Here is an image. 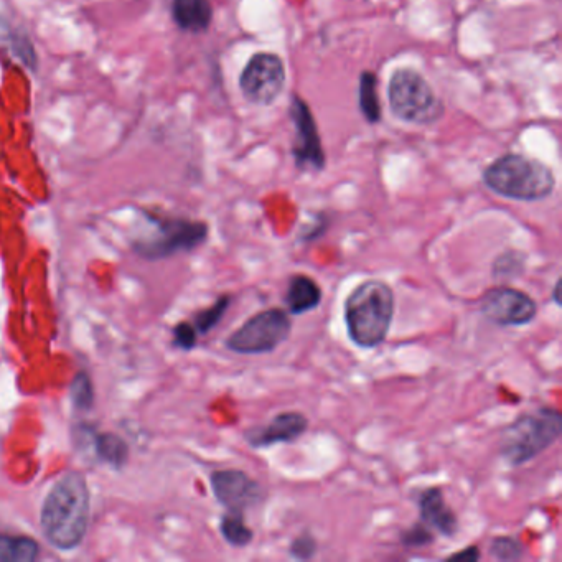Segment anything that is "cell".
<instances>
[{
  "label": "cell",
  "instance_id": "cell-1",
  "mask_svg": "<svg viewBox=\"0 0 562 562\" xmlns=\"http://www.w3.org/2000/svg\"><path fill=\"white\" fill-rule=\"evenodd\" d=\"M91 520L88 480L70 470L50 488L40 511V528L53 548L71 551L85 541Z\"/></svg>",
  "mask_w": 562,
  "mask_h": 562
},
{
  "label": "cell",
  "instance_id": "cell-2",
  "mask_svg": "<svg viewBox=\"0 0 562 562\" xmlns=\"http://www.w3.org/2000/svg\"><path fill=\"white\" fill-rule=\"evenodd\" d=\"M396 299L388 282L368 279L348 294L343 317L348 338L361 350H373L385 343L393 325Z\"/></svg>",
  "mask_w": 562,
  "mask_h": 562
},
{
  "label": "cell",
  "instance_id": "cell-3",
  "mask_svg": "<svg viewBox=\"0 0 562 562\" xmlns=\"http://www.w3.org/2000/svg\"><path fill=\"white\" fill-rule=\"evenodd\" d=\"M483 183L500 197L516 202H541L554 192L556 178L541 160L506 154L488 165Z\"/></svg>",
  "mask_w": 562,
  "mask_h": 562
},
{
  "label": "cell",
  "instance_id": "cell-4",
  "mask_svg": "<svg viewBox=\"0 0 562 562\" xmlns=\"http://www.w3.org/2000/svg\"><path fill=\"white\" fill-rule=\"evenodd\" d=\"M562 434L558 409L541 406L516 417L500 436V454L511 467H521L548 450Z\"/></svg>",
  "mask_w": 562,
  "mask_h": 562
},
{
  "label": "cell",
  "instance_id": "cell-5",
  "mask_svg": "<svg viewBox=\"0 0 562 562\" xmlns=\"http://www.w3.org/2000/svg\"><path fill=\"white\" fill-rule=\"evenodd\" d=\"M146 218L154 226V230L150 235L136 239L132 243V249L137 256L147 261H160L172 258L175 254L190 253L207 241L208 225L203 221L169 218L152 213H146Z\"/></svg>",
  "mask_w": 562,
  "mask_h": 562
},
{
  "label": "cell",
  "instance_id": "cell-6",
  "mask_svg": "<svg viewBox=\"0 0 562 562\" xmlns=\"http://www.w3.org/2000/svg\"><path fill=\"white\" fill-rule=\"evenodd\" d=\"M388 101L391 113L409 124L427 126L439 121L444 114V104L432 86L411 68L394 71L389 80Z\"/></svg>",
  "mask_w": 562,
  "mask_h": 562
},
{
  "label": "cell",
  "instance_id": "cell-7",
  "mask_svg": "<svg viewBox=\"0 0 562 562\" xmlns=\"http://www.w3.org/2000/svg\"><path fill=\"white\" fill-rule=\"evenodd\" d=\"M291 333V314L276 307L258 312L246 320L226 338L225 345L230 352L238 355H266L287 342Z\"/></svg>",
  "mask_w": 562,
  "mask_h": 562
},
{
  "label": "cell",
  "instance_id": "cell-8",
  "mask_svg": "<svg viewBox=\"0 0 562 562\" xmlns=\"http://www.w3.org/2000/svg\"><path fill=\"white\" fill-rule=\"evenodd\" d=\"M239 88L249 103L269 106L286 88V68L274 53H256L239 76Z\"/></svg>",
  "mask_w": 562,
  "mask_h": 562
},
{
  "label": "cell",
  "instance_id": "cell-9",
  "mask_svg": "<svg viewBox=\"0 0 562 562\" xmlns=\"http://www.w3.org/2000/svg\"><path fill=\"white\" fill-rule=\"evenodd\" d=\"M483 317L498 327H525L538 315V304L526 292L510 286L488 289L480 300Z\"/></svg>",
  "mask_w": 562,
  "mask_h": 562
},
{
  "label": "cell",
  "instance_id": "cell-10",
  "mask_svg": "<svg viewBox=\"0 0 562 562\" xmlns=\"http://www.w3.org/2000/svg\"><path fill=\"white\" fill-rule=\"evenodd\" d=\"M216 502L230 511L251 510L266 500L263 485L238 469L216 470L210 477Z\"/></svg>",
  "mask_w": 562,
  "mask_h": 562
},
{
  "label": "cell",
  "instance_id": "cell-11",
  "mask_svg": "<svg viewBox=\"0 0 562 562\" xmlns=\"http://www.w3.org/2000/svg\"><path fill=\"white\" fill-rule=\"evenodd\" d=\"M291 119L296 129V142L292 155L296 159L297 167L300 170H315V172L324 170L327 159L319 136V127L309 104L299 96L292 98Z\"/></svg>",
  "mask_w": 562,
  "mask_h": 562
},
{
  "label": "cell",
  "instance_id": "cell-12",
  "mask_svg": "<svg viewBox=\"0 0 562 562\" xmlns=\"http://www.w3.org/2000/svg\"><path fill=\"white\" fill-rule=\"evenodd\" d=\"M309 429V419L297 411L276 414L264 426L249 427L244 441L251 449H267L276 444H292Z\"/></svg>",
  "mask_w": 562,
  "mask_h": 562
},
{
  "label": "cell",
  "instance_id": "cell-13",
  "mask_svg": "<svg viewBox=\"0 0 562 562\" xmlns=\"http://www.w3.org/2000/svg\"><path fill=\"white\" fill-rule=\"evenodd\" d=\"M75 432L78 436L76 442L81 449H85L86 445H89L99 462L108 464L114 470H122L126 467L131 450L119 434H114V432L99 434L93 426H85V424L76 427Z\"/></svg>",
  "mask_w": 562,
  "mask_h": 562
},
{
  "label": "cell",
  "instance_id": "cell-14",
  "mask_svg": "<svg viewBox=\"0 0 562 562\" xmlns=\"http://www.w3.org/2000/svg\"><path fill=\"white\" fill-rule=\"evenodd\" d=\"M419 516L424 525L437 531L445 538H452L459 530V521L454 511L445 502L441 487H431L422 490L417 497Z\"/></svg>",
  "mask_w": 562,
  "mask_h": 562
},
{
  "label": "cell",
  "instance_id": "cell-15",
  "mask_svg": "<svg viewBox=\"0 0 562 562\" xmlns=\"http://www.w3.org/2000/svg\"><path fill=\"white\" fill-rule=\"evenodd\" d=\"M324 292L312 277L296 274L287 284L284 304L291 315H304L317 309L322 304Z\"/></svg>",
  "mask_w": 562,
  "mask_h": 562
},
{
  "label": "cell",
  "instance_id": "cell-16",
  "mask_svg": "<svg viewBox=\"0 0 562 562\" xmlns=\"http://www.w3.org/2000/svg\"><path fill=\"white\" fill-rule=\"evenodd\" d=\"M172 17L183 32H205L213 20V7L210 0H172Z\"/></svg>",
  "mask_w": 562,
  "mask_h": 562
},
{
  "label": "cell",
  "instance_id": "cell-17",
  "mask_svg": "<svg viewBox=\"0 0 562 562\" xmlns=\"http://www.w3.org/2000/svg\"><path fill=\"white\" fill-rule=\"evenodd\" d=\"M40 558L37 539L24 534H0V562H33Z\"/></svg>",
  "mask_w": 562,
  "mask_h": 562
},
{
  "label": "cell",
  "instance_id": "cell-18",
  "mask_svg": "<svg viewBox=\"0 0 562 562\" xmlns=\"http://www.w3.org/2000/svg\"><path fill=\"white\" fill-rule=\"evenodd\" d=\"M360 111L370 124L381 121V104L378 98V78L373 71H363L358 88Z\"/></svg>",
  "mask_w": 562,
  "mask_h": 562
},
{
  "label": "cell",
  "instance_id": "cell-19",
  "mask_svg": "<svg viewBox=\"0 0 562 562\" xmlns=\"http://www.w3.org/2000/svg\"><path fill=\"white\" fill-rule=\"evenodd\" d=\"M220 533L233 548H246L254 539V531L246 525L241 511L226 510L225 515L221 516Z\"/></svg>",
  "mask_w": 562,
  "mask_h": 562
},
{
  "label": "cell",
  "instance_id": "cell-20",
  "mask_svg": "<svg viewBox=\"0 0 562 562\" xmlns=\"http://www.w3.org/2000/svg\"><path fill=\"white\" fill-rule=\"evenodd\" d=\"M70 399L73 408L88 413L94 406V386L89 373L80 370L70 383Z\"/></svg>",
  "mask_w": 562,
  "mask_h": 562
},
{
  "label": "cell",
  "instance_id": "cell-21",
  "mask_svg": "<svg viewBox=\"0 0 562 562\" xmlns=\"http://www.w3.org/2000/svg\"><path fill=\"white\" fill-rule=\"evenodd\" d=\"M231 302H233L231 296H221L218 297V299L215 300V304L210 305L208 309H203L202 312H198L192 322L198 335H207L216 325L220 324L226 312L230 309Z\"/></svg>",
  "mask_w": 562,
  "mask_h": 562
},
{
  "label": "cell",
  "instance_id": "cell-22",
  "mask_svg": "<svg viewBox=\"0 0 562 562\" xmlns=\"http://www.w3.org/2000/svg\"><path fill=\"white\" fill-rule=\"evenodd\" d=\"M525 267L526 254L515 251V249H508L495 259L493 276L500 277V279H515L523 274Z\"/></svg>",
  "mask_w": 562,
  "mask_h": 562
},
{
  "label": "cell",
  "instance_id": "cell-23",
  "mask_svg": "<svg viewBox=\"0 0 562 562\" xmlns=\"http://www.w3.org/2000/svg\"><path fill=\"white\" fill-rule=\"evenodd\" d=\"M488 553L497 561H520L525 554V546L515 536H497L492 539Z\"/></svg>",
  "mask_w": 562,
  "mask_h": 562
},
{
  "label": "cell",
  "instance_id": "cell-24",
  "mask_svg": "<svg viewBox=\"0 0 562 562\" xmlns=\"http://www.w3.org/2000/svg\"><path fill=\"white\" fill-rule=\"evenodd\" d=\"M434 539H436V536L432 533L431 528L419 521L408 530H404L399 541L406 549H419L426 548L429 544L434 543Z\"/></svg>",
  "mask_w": 562,
  "mask_h": 562
},
{
  "label": "cell",
  "instance_id": "cell-25",
  "mask_svg": "<svg viewBox=\"0 0 562 562\" xmlns=\"http://www.w3.org/2000/svg\"><path fill=\"white\" fill-rule=\"evenodd\" d=\"M317 551H319V544L314 534L304 533L292 541L289 546V558L296 561H310L315 558Z\"/></svg>",
  "mask_w": 562,
  "mask_h": 562
},
{
  "label": "cell",
  "instance_id": "cell-26",
  "mask_svg": "<svg viewBox=\"0 0 562 562\" xmlns=\"http://www.w3.org/2000/svg\"><path fill=\"white\" fill-rule=\"evenodd\" d=\"M10 45H12L15 55L22 60V63L35 70L37 55H35V50H33L29 37L24 35V33H12L10 35Z\"/></svg>",
  "mask_w": 562,
  "mask_h": 562
},
{
  "label": "cell",
  "instance_id": "cell-27",
  "mask_svg": "<svg viewBox=\"0 0 562 562\" xmlns=\"http://www.w3.org/2000/svg\"><path fill=\"white\" fill-rule=\"evenodd\" d=\"M174 345L183 352H190L197 347L198 332L192 322H180L174 327Z\"/></svg>",
  "mask_w": 562,
  "mask_h": 562
},
{
  "label": "cell",
  "instance_id": "cell-28",
  "mask_svg": "<svg viewBox=\"0 0 562 562\" xmlns=\"http://www.w3.org/2000/svg\"><path fill=\"white\" fill-rule=\"evenodd\" d=\"M327 226V218H320V220H317V225L310 226V228L304 230V233L300 235V243H312L315 239H319L320 236H324Z\"/></svg>",
  "mask_w": 562,
  "mask_h": 562
},
{
  "label": "cell",
  "instance_id": "cell-29",
  "mask_svg": "<svg viewBox=\"0 0 562 562\" xmlns=\"http://www.w3.org/2000/svg\"><path fill=\"white\" fill-rule=\"evenodd\" d=\"M449 561H469L475 562L480 559V551H478L477 546H467V548L462 549L460 553L450 554Z\"/></svg>",
  "mask_w": 562,
  "mask_h": 562
},
{
  "label": "cell",
  "instance_id": "cell-30",
  "mask_svg": "<svg viewBox=\"0 0 562 562\" xmlns=\"http://www.w3.org/2000/svg\"><path fill=\"white\" fill-rule=\"evenodd\" d=\"M561 279H558V281H556V284H554L553 287V300H554V304H558L561 305V294H559V292H561Z\"/></svg>",
  "mask_w": 562,
  "mask_h": 562
}]
</instances>
